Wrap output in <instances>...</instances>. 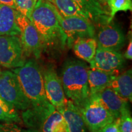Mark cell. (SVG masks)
Wrapping results in <instances>:
<instances>
[{
  "label": "cell",
  "instance_id": "6da1fadb",
  "mask_svg": "<svg viewBox=\"0 0 132 132\" xmlns=\"http://www.w3.org/2000/svg\"><path fill=\"white\" fill-rule=\"evenodd\" d=\"M12 72L32 106L23 112V121L29 128L38 130L43 119L54 106L46 97L42 70L36 59H31L21 67L12 69Z\"/></svg>",
  "mask_w": 132,
  "mask_h": 132
},
{
  "label": "cell",
  "instance_id": "7a4b0ae2",
  "mask_svg": "<svg viewBox=\"0 0 132 132\" xmlns=\"http://www.w3.org/2000/svg\"><path fill=\"white\" fill-rule=\"evenodd\" d=\"M29 19L39 32L44 50L63 49L67 38L59 24L55 7L48 0H37Z\"/></svg>",
  "mask_w": 132,
  "mask_h": 132
},
{
  "label": "cell",
  "instance_id": "3957f363",
  "mask_svg": "<svg viewBox=\"0 0 132 132\" xmlns=\"http://www.w3.org/2000/svg\"><path fill=\"white\" fill-rule=\"evenodd\" d=\"M89 69L85 62L76 59L66 61L62 66L60 78L64 94L78 108L89 100Z\"/></svg>",
  "mask_w": 132,
  "mask_h": 132
},
{
  "label": "cell",
  "instance_id": "277c9868",
  "mask_svg": "<svg viewBox=\"0 0 132 132\" xmlns=\"http://www.w3.org/2000/svg\"><path fill=\"white\" fill-rule=\"evenodd\" d=\"M0 97L17 110L24 111L32 107L31 102L21 89L17 77L12 71H1Z\"/></svg>",
  "mask_w": 132,
  "mask_h": 132
},
{
  "label": "cell",
  "instance_id": "5b68a950",
  "mask_svg": "<svg viewBox=\"0 0 132 132\" xmlns=\"http://www.w3.org/2000/svg\"><path fill=\"white\" fill-rule=\"evenodd\" d=\"M16 21L20 29V39L25 56L40 58L44 50L40 36L28 18L16 11Z\"/></svg>",
  "mask_w": 132,
  "mask_h": 132
},
{
  "label": "cell",
  "instance_id": "8992f818",
  "mask_svg": "<svg viewBox=\"0 0 132 132\" xmlns=\"http://www.w3.org/2000/svg\"><path fill=\"white\" fill-rule=\"evenodd\" d=\"M59 24L67 38V46L71 48L79 37H95V26L90 20L77 16H64L55 8Z\"/></svg>",
  "mask_w": 132,
  "mask_h": 132
},
{
  "label": "cell",
  "instance_id": "52a82bcc",
  "mask_svg": "<svg viewBox=\"0 0 132 132\" xmlns=\"http://www.w3.org/2000/svg\"><path fill=\"white\" fill-rule=\"evenodd\" d=\"M20 37L17 36H0V66L14 69L25 62Z\"/></svg>",
  "mask_w": 132,
  "mask_h": 132
},
{
  "label": "cell",
  "instance_id": "ba28073f",
  "mask_svg": "<svg viewBox=\"0 0 132 132\" xmlns=\"http://www.w3.org/2000/svg\"><path fill=\"white\" fill-rule=\"evenodd\" d=\"M79 109L90 132H98L114 120L113 116L93 97H89L88 102Z\"/></svg>",
  "mask_w": 132,
  "mask_h": 132
},
{
  "label": "cell",
  "instance_id": "9c48e42d",
  "mask_svg": "<svg viewBox=\"0 0 132 132\" xmlns=\"http://www.w3.org/2000/svg\"><path fill=\"white\" fill-rule=\"evenodd\" d=\"M97 37V47L114 51H119L125 44V36L118 24L111 20L99 26Z\"/></svg>",
  "mask_w": 132,
  "mask_h": 132
},
{
  "label": "cell",
  "instance_id": "30bf717a",
  "mask_svg": "<svg viewBox=\"0 0 132 132\" xmlns=\"http://www.w3.org/2000/svg\"><path fill=\"white\" fill-rule=\"evenodd\" d=\"M42 73L46 97L53 106L59 110L64 106L67 100L60 77L52 67L45 69Z\"/></svg>",
  "mask_w": 132,
  "mask_h": 132
},
{
  "label": "cell",
  "instance_id": "8fae6325",
  "mask_svg": "<svg viewBox=\"0 0 132 132\" xmlns=\"http://www.w3.org/2000/svg\"><path fill=\"white\" fill-rule=\"evenodd\" d=\"M89 64L90 69L119 73V70L124 66L125 57L119 51L97 47L94 57Z\"/></svg>",
  "mask_w": 132,
  "mask_h": 132
},
{
  "label": "cell",
  "instance_id": "7c38bea8",
  "mask_svg": "<svg viewBox=\"0 0 132 132\" xmlns=\"http://www.w3.org/2000/svg\"><path fill=\"white\" fill-rule=\"evenodd\" d=\"M90 97L96 99L114 119L119 118L123 111L129 109L128 101L120 97L110 87H106Z\"/></svg>",
  "mask_w": 132,
  "mask_h": 132
},
{
  "label": "cell",
  "instance_id": "4fadbf2b",
  "mask_svg": "<svg viewBox=\"0 0 132 132\" xmlns=\"http://www.w3.org/2000/svg\"><path fill=\"white\" fill-rule=\"evenodd\" d=\"M92 22L100 26L113 19L110 13L97 0H73Z\"/></svg>",
  "mask_w": 132,
  "mask_h": 132
},
{
  "label": "cell",
  "instance_id": "5bb4252c",
  "mask_svg": "<svg viewBox=\"0 0 132 132\" xmlns=\"http://www.w3.org/2000/svg\"><path fill=\"white\" fill-rule=\"evenodd\" d=\"M67 123L69 132H87L85 121L77 106L67 99L64 106L57 110Z\"/></svg>",
  "mask_w": 132,
  "mask_h": 132
},
{
  "label": "cell",
  "instance_id": "9a60e30c",
  "mask_svg": "<svg viewBox=\"0 0 132 132\" xmlns=\"http://www.w3.org/2000/svg\"><path fill=\"white\" fill-rule=\"evenodd\" d=\"M118 72H109L97 69H90L88 70V85L90 96L108 87Z\"/></svg>",
  "mask_w": 132,
  "mask_h": 132
},
{
  "label": "cell",
  "instance_id": "2e32d148",
  "mask_svg": "<svg viewBox=\"0 0 132 132\" xmlns=\"http://www.w3.org/2000/svg\"><path fill=\"white\" fill-rule=\"evenodd\" d=\"M16 14L15 9L6 5L0 4V36L20 35Z\"/></svg>",
  "mask_w": 132,
  "mask_h": 132
},
{
  "label": "cell",
  "instance_id": "e0dca14e",
  "mask_svg": "<svg viewBox=\"0 0 132 132\" xmlns=\"http://www.w3.org/2000/svg\"><path fill=\"white\" fill-rule=\"evenodd\" d=\"M39 132H69L65 120L54 106L43 119L38 128Z\"/></svg>",
  "mask_w": 132,
  "mask_h": 132
},
{
  "label": "cell",
  "instance_id": "ac0fdd59",
  "mask_svg": "<svg viewBox=\"0 0 132 132\" xmlns=\"http://www.w3.org/2000/svg\"><path fill=\"white\" fill-rule=\"evenodd\" d=\"M72 47L77 57L90 63L96 53V39L95 37H79L74 41Z\"/></svg>",
  "mask_w": 132,
  "mask_h": 132
},
{
  "label": "cell",
  "instance_id": "d6986e66",
  "mask_svg": "<svg viewBox=\"0 0 132 132\" xmlns=\"http://www.w3.org/2000/svg\"><path fill=\"white\" fill-rule=\"evenodd\" d=\"M108 87L112 89L122 98L128 102L132 100V71L131 69L123 72L114 78Z\"/></svg>",
  "mask_w": 132,
  "mask_h": 132
},
{
  "label": "cell",
  "instance_id": "ffe728a7",
  "mask_svg": "<svg viewBox=\"0 0 132 132\" xmlns=\"http://www.w3.org/2000/svg\"><path fill=\"white\" fill-rule=\"evenodd\" d=\"M64 16H77L88 19L73 0H48Z\"/></svg>",
  "mask_w": 132,
  "mask_h": 132
},
{
  "label": "cell",
  "instance_id": "44dd1931",
  "mask_svg": "<svg viewBox=\"0 0 132 132\" xmlns=\"http://www.w3.org/2000/svg\"><path fill=\"white\" fill-rule=\"evenodd\" d=\"M0 121L4 122L21 123V117L17 110L0 97Z\"/></svg>",
  "mask_w": 132,
  "mask_h": 132
},
{
  "label": "cell",
  "instance_id": "7402d4cb",
  "mask_svg": "<svg viewBox=\"0 0 132 132\" xmlns=\"http://www.w3.org/2000/svg\"><path fill=\"white\" fill-rule=\"evenodd\" d=\"M107 4L111 10L110 13L112 19L118 12H126L132 9L131 0H108Z\"/></svg>",
  "mask_w": 132,
  "mask_h": 132
},
{
  "label": "cell",
  "instance_id": "603a6c76",
  "mask_svg": "<svg viewBox=\"0 0 132 132\" xmlns=\"http://www.w3.org/2000/svg\"><path fill=\"white\" fill-rule=\"evenodd\" d=\"M15 9L18 12L29 18L37 0H14Z\"/></svg>",
  "mask_w": 132,
  "mask_h": 132
},
{
  "label": "cell",
  "instance_id": "cb8c5ba5",
  "mask_svg": "<svg viewBox=\"0 0 132 132\" xmlns=\"http://www.w3.org/2000/svg\"><path fill=\"white\" fill-rule=\"evenodd\" d=\"M120 132H132V118L130 109L125 110L119 117Z\"/></svg>",
  "mask_w": 132,
  "mask_h": 132
},
{
  "label": "cell",
  "instance_id": "d4e9b609",
  "mask_svg": "<svg viewBox=\"0 0 132 132\" xmlns=\"http://www.w3.org/2000/svg\"><path fill=\"white\" fill-rule=\"evenodd\" d=\"M0 132H39L37 130L29 128L24 129L15 123L4 122L0 123Z\"/></svg>",
  "mask_w": 132,
  "mask_h": 132
},
{
  "label": "cell",
  "instance_id": "484cf974",
  "mask_svg": "<svg viewBox=\"0 0 132 132\" xmlns=\"http://www.w3.org/2000/svg\"><path fill=\"white\" fill-rule=\"evenodd\" d=\"M98 132H120L119 118L114 119L112 122L105 125Z\"/></svg>",
  "mask_w": 132,
  "mask_h": 132
},
{
  "label": "cell",
  "instance_id": "4316f807",
  "mask_svg": "<svg viewBox=\"0 0 132 132\" xmlns=\"http://www.w3.org/2000/svg\"><path fill=\"white\" fill-rule=\"evenodd\" d=\"M123 56L125 59H130L131 60L132 59V40L131 39H130V41L128 44V47L127 48L126 52H125L124 55Z\"/></svg>",
  "mask_w": 132,
  "mask_h": 132
},
{
  "label": "cell",
  "instance_id": "83f0119b",
  "mask_svg": "<svg viewBox=\"0 0 132 132\" xmlns=\"http://www.w3.org/2000/svg\"><path fill=\"white\" fill-rule=\"evenodd\" d=\"M0 4L6 5L15 9V4L14 0H0ZM16 10V9H15Z\"/></svg>",
  "mask_w": 132,
  "mask_h": 132
},
{
  "label": "cell",
  "instance_id": "f1b7e54d",
  "mask_svg": "<svg viewBox=\"0 0 132 132\" xmlns=\"http://www.w3.org/2000/svg\"><path fill=\"white\" fill-rule=\"evenodd\" d=\"M97 1L103 6L107 4V1H108V0H97Z\"/></svg>",
  "mask_w": 132,
  "mask_h": 132
},
{
  "label": "cell",
  "instance_id": "f546056e",
  "mask_svg": "<svg viewBox=\"0 0 132 132\" xmlns=\"http://www.w3.org/2000/svg\"><path fill=\"white\" fill-rule=\"evenodd\" d=\"M1 73V67H0V74Z\"/></svg>",
  "mask_w": 132,
  "mask_h": 132
}]
</instances>
